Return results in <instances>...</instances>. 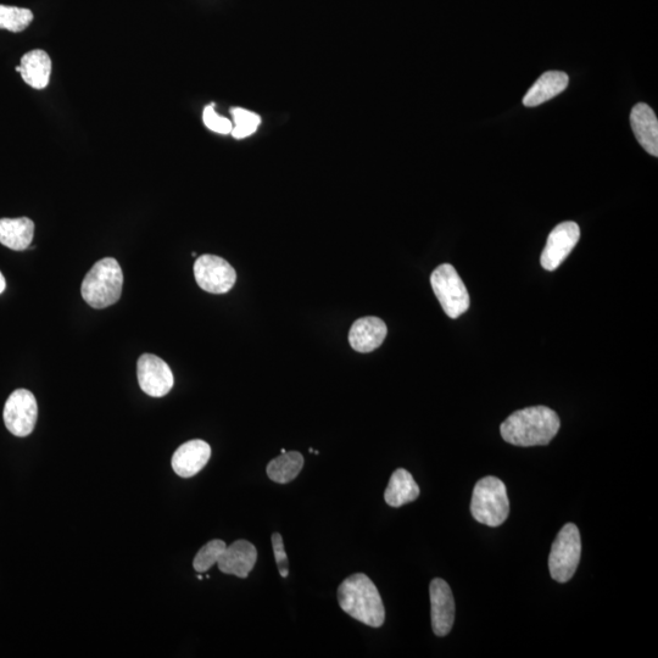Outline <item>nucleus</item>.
<instances>
[{
	"mask_svg": "<svg viewBox=\"0 0 658 658\" xmlns=\"http://www.w3.org/2000/svg\"><path fill=\"white\" fill-rule=\"evenodd\" d=\"M560 417L546 406L513 412L500 427L505 442L516 446L548 445L559 433Z\"/></svg>",
	"mask_w": 658,
	"mask_h": 658,
	"instance_id": "obj_1",
	"label": "nucleus"
},
{
	"mask_svg": "<svg viewBox=\"0 0 658 658\" xmlns=\"http://www.w3.org/2000/svg\"><path fill=\"white\" fill-rule=\"evenodd\" d=\"M338 602L340 609L368 627L379 628L386 621L381 594L364 573L353 574L339 585Z\"/></svg>",
	"mask_w": 658,
	"mask_h": 658,
	"instance_id": "obj_2",
	"label": "nucleus"
},
{
	"mask_svg": "<svg viewBox=\"0 0 658 658\" xmlns=\"http://www.w3.org/2000/svg\"><path fill=\"white\" fill-rule=\"evenodd\" d=\"M124 273L113 258L99 260L82 282L83 300L94 309H105L120 300Z\"/></svg>",
	"mask_w": 658,
	"mask_h": 658,
	"instance_id": "obj_3",
	"label": "nucleus"
},
{
	"mask_svg": "<svg viewBox=\"0 0 658 658\" xmlns=\"http://www.w3.org/2000/svg\"><path fill=\"white\" fill-rule=\"evenodd\" d=\"M471 513L479 523L499 527L510 513L506 485L496 477H484L476 484L471 501Z\"/></svg>",
	"mask_w": 658,
	"mask_h": 658,
	"instance_id": "obj_4",
	"label": "nucleus"
},
{
	"mask_svg": "<svg viewBox=\"0 0 658 658\" xmlns=\"http://www.w3.org/2000/svg\"><path fill=\"white\" fill-rule=\"evenodd\" d=\"M582 556L581 533L576 524L567 523L562 527L552 544L549 557V570L552 579L566 583L576 573Z\"/></svg>",
	"mask_w": 658,
	"mask_h": 658,
	"instance_id": "obj_5",
	"label": "nucleus"
},
{
	"mask_svg": "<svg viewBox=\"0 0 658 658\" xmlns=\"http://www.w3.org/2000/svg\"><path fill=\"white\" fill-rule=\"evenodd\" d=\"M431 284L445 314L457 319L470 308V294L453 265L437 267L431 276Z\"/></svg>",
	"mask_w": 658,
	"mask_h": 658,
	"instance_id": "obj_6",
	"label": "nucleus"
},
{
	"mask_svg": "<svg viewBox=\"0 0 658 658\" xmlns=\"http://www.w3.org/2000/svg\"><path fill=\"white\" fill-rule=\"evenodd\" d=\"M3 417L5 427L15 437L30 436L35 429L38 417L35 395L27 389L15 390L5 403Z\"/></svg>",
	"mask_w": 658,
	"mask_h": 658,
	"instance_id": "obj_7",
	"label": "nucleus"
},
{
	"mask_svg": "<svg viewBox=\"0 0 658 658\" xmlns=\"http://www.w3.org/2000/svg\"><path fill=\"white\" fill-rule=\"evenodd\" d=\"M194 277L203 291L213 294L230 292L237 281V273L220 256L205 254L195 261Z\"/></svg>",
	"mask_w": 658,
	"mask_h": 658,
	"instance_id": "obj_8",
	"label": "nucleus"
},
{
	"mask_svg": "<svg viewBox=\"0 0 658 658\" xmlns=\"http://www.w3.org/2000/svg\"><path fill=\"white\" fill-rule=\"evenodd\" d=\"M137 375L139 387L149 397L163 398L174 387V373L170 366L152 354H144L139 358Z\"/></svg>",
	"mask_w": 658,
	"mask_h": 658,
	"instance_id": "obj_9",
	"label": "nucleus"
},
{
	"mask_svg": "<svg viewBox=\"0 0 658 658\" xmlns=\"http://www.w3.org/2000/svg\"><path fill=\"white\" fill-rule=\"evenodd\" d=\"M579 238H581V228L576 222L567 221L556 226L550 233L542 259H540L543 269L546 271L559 269L562 262L576 247Z\"/></svg>",
	"mask_w": 658,
	"mask_h": 658,
	"instance_id": "obj_10",
	"label": "nucleus"
},
{
	"mask_svg": "<svg viewBox=\"0 0 658 658\" xmlns=\"http://www.w3.org/2000/svg\"><path fill=\"white\" fill-rule=\"evenodd\" d=\"M431 596L432 628L437 637H446L455 622V600L453 591L444 579H433L429 585Z\"/></svg>",
	"mask_w": 658,
	"mask_h": 658,
	"instance_id": "obj_11",
	"label": "nucleus"
},
{
	"mask_svg": "<svg viewBox=\"0 0 658 658\" xmlns=\"http://www.w3.org/2000/svg\"><path fill=\"white\" fill-rule=\"evenodd\" d=\"M256 561H258V550L255 546L247 540H237L232 545L226 546L217 562V567L222 573L245 579L254 570Z\"/></svg>",
	"mask_w": 658,
	"mask_h": 658,
	"instance_id": "obj_12",
	"label": "nucleus"
},
{
	"mask_svg": "<svg viewBox=\"0 0 658 658\" xmlns=\"http://www.w3.org/2000/svg\"><path fill=\"white\" fill-rule=\"evenodd\" d=\"M211 457L210 445L204 440L194 439L184 443L172 456L171 465L177 476L192 478L208 464Z\"/></svg>",
	"mask_w": 658,
	"mask_h": 658,
	"instance_id": "obj_13",
	"label": "nucleus"
},
{
	"mask_svg": "<svg viewBox=\"0 0 658 658\" xmlns=\"http://www.w3.org/2000/svg\"><path fill=\"white\" fill-rule=\"evenodd\" d=\"M388 328L378 317H362L351 326L349 342L359 353H371L378 349L386 339Z\"/></svg>",
	"mask_w": 658,
	"mask_h": 658,
	"instance_id": "obj_14",
	"label": "nucleus"
},
{
	"mask_svg": "<svg viewBox=\"0 0 658 658\" xmlns=\"http://www.w3.org/2000/svg\"><path fill=\"white\" fill-rule=\"evenodd\" d=\"M630 125L640 146L650 155L658 156V120L648 104L635 105L630 113Z\"/></svg>",
	"mask_w": 658,
	"mask_h": 658,
	"instance_id": "obj_15",
	"label": "nucleus"
},
{
	"mask_svg": "<svg viewBox=\"0 0 658 658\" xmlns=\"http://www.w3.org/2000/svg\"><path fill=\"white\" fill-rule=\"evenodd\" d=\"M567 74L562 71H548L540 76L539 80L534 83L531 89L523 98V104L528 108L538 107V105L549 102L552 98L559 96L568 87Z\"/></svg>",
	"mask_w": 658,
	"mask_h": 658,
	"instance_id": "obj_16",
	"label": "nucleus"
},
{
	"mask_svg": "<svg viewBox=\"0 0 658 658\" xmlns=\"http://www.w3.org/2000/svg\"><path fill=\"white\" fill-rule=\"evenodd\" d=\"M35 237V223L27 217L0 219V244L15 252L30 247Z\"/></svg>",
	"mask_w": 658,
	"mask_h": 658,
	"instance_id": "obj_17",
	"label": "nucleus"
},
{
	"mask_svg": "<svg viewBox=\"0 0 658 658\" xmlns=\"http://www.w3.org/2000/svg\"><path fill=\"white\" fill-rule=\"evenodd\" d=\"M20 74L27 85L35 89H44L48 86L52 60L44 50H32L21 58Z\"/></svg>",
	"mask_w": 658,
	"mask_h": 658,
	"instance_id": "obj_18",
	"label": "nucleus"
},
{
	"mask_svg": "<svg viewBox=\"0 0 658 658\" xmlns=\"http://www.w3.org/2000/svg\"><path fill=\"white\" fill-rule=\"evenodd\" d=\"M420 496V487L409 471L398 468L390 477L384 500L389 506L401 507L412 503Z\"/></svg>",
	"mask_w": 658,
	"mask_h": 658,
	"instance_id": "obj_19",
	"label": "nucleus"
},
{
	"mask_svg": "<svg viewBox=\"0 0 658 658\" xmlns=\"http://www.w3.org/2000/svg\"><path fill=\"white\" fill-rule=\"evenodd\" d=\"M304 467V457L298 451L284 453L273 459L267 465V476L272 482L287 484L294 481L300 475Z\"/></svg>",
	"mask_w": 658,
	"mask_h": 658,
	"instance_id": "obj_20",
	"label": "nucleus"
},
{
	"mask_svg": "<svg viewBox=\"0 0 658 658\" xmlns=\"http://www.w3.org/2000/svg\"><path fill=\"white\" fill-rule=\"evenodd\" d=\"M33 21V13L29 9L0 5V30L22 32Z\"/></svg>",
	"mask_w": 658,
	"mask_h": 658,
	"instance_id": "obj_21",
	"label": "nucleus"
},
{
	"mask_svg": "<svg viewBox=\"0 0 658 658\" xmlns=\"http://www.w3.org/2000/svg\"><path fill=\"white\" fill-rule=\"evenodd\" d=\"M233 128L232 136L236 139H244L254 135L261 124V117L253 111L242 108L232 109Z\"/></svg>",
	"mask_w": 658,
	"mask_h": 658,
	"instance_id": "obj_22",
	"label": "nucleus"
},
{
	"mask_svg": "<svg viewBox=\"0 0 658 658\" xmlns=\"http://www.w3.org/2000/svg\"><path fill=\"white\" fill-rule=\"evenodd\" d=\"M226 543L223 540H211L199 550L193 561L194 570L198 573L208 572L211 567L217 565L222 552L226 549Z\"/></svg>",
	"mask_w": 658,
	"mask_h": 658,
	"instance_id": "obj_23",
	"label": "nucleus"
},
{
	"mask_svg": "<svg viewBox=\"0 0 658 658\" xmlns=\"http://www.w3.org/2000/svg\"><path fill=\"white\" fill-rule=\"evenodd\" d=\"M203 120L209 130L220 133V135H228L232 132L233 122L217 114L214 104L204 109Z\"/></svg>",
	"mask_w": 658,
	"mask_h": 658,
	"instance_id": "obj_24",
	"label": "nucleus"
},
{
	"mask_svg": "<svg viewBox=\"0 0 658 658\" xmlns=\"http://www.w3.org/2000/svg\"><path fill=\"white\" fill-rule=\"evenodd\" d=\"M271 542L278 571H280L283 578H287L289 576V561L286 549H284L282 535L280 533H273Z\"/></svg>",
	"mask_w": 658,
	"mask_h": 658,
	"instance_id": "obj_25",
	"label": "nucleus"
},
{
	"mask_svg": "<svg viewBox=\"0 0 658 658\" xmlns=\"http://www.w3.org/2000/svg\"><path fill=\"white\" fill-rule=\"evenodd\" d=\"M5 287H7V283H5V278L2 275V272H0V294L5 291Z\"/></svg>",
	"mask_w": 658,
	"mask_h": 658,
	"instance_id": "obj_26",
	"label": "nucleus"
}]
</instances>
